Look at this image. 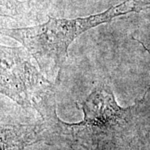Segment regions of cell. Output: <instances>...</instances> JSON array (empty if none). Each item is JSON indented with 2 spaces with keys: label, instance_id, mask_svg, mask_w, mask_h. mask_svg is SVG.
Returning <instances> with one entry per match:
<instances>
[{
  "label": "cell",
  "instance_id": "1",
  "mask_svg": "<svg viewBox=\"0 0 150 150\" xmlns=\"http://www.w3.org/2000/svg\"><path fill=\"white\" fill-rule=\"evenodd\" d=\"M148 6L141 0H125L106 11L74 19L48 17L45 23L18 28H2L1 34L23 44L35 59L46 78L59 83L70 44L82 33L130 13H139Z\"/></svg>",
  "mask_w": 150,
  "mask_h": 150
},
{
  "label": "cell",
  "instance_id": "2",
  "mask_svg": "<svg viewBox=\"0 0 150 150\" xmlns=\"http://www.w3.org/2000/svg\"><path fill=\"white\" fill-rule=\"evenodd\" d=\"M0 92L25 108H34L43 118L56 112V88L31 62L24 48L1 45Z\"/></svg>",
  "mask_w": 150,
  "mask_h": 150
},
{
  "label": "cell",
  "instance_id": "3",
  "mask_svg": "<svg viewBox=\"0 0 150 150\" xmlns=\"http://www.w3.org/2000/svg\"><path fill=\"white\" fill-rule=\"evenodd\" d=\"M48 122L44 119L41 124L18 125L1 128L2 150H23L26 146L43 139V134L48 129Z\"/></svg>",
  "mask_w": 150,
  "mask_h": 150
},
{
  "label": "cell",
  "instance_id": "4",
  "mask_svg": "<svg viewBox=\"0 0 150 150\" xmlns=\"http://www.w3.org/2000/svg\"><path fill=\"white\" fill-rule=\"evenodd\" d=\"M1 16L8 17L16 21H28L32 13L30 5L19 0H1Z\"/></svg>",
  "mask_w": 150,
  "mask_h": 150
},
{
  "label": "cell",
  "instance_id": "5",
  "mask_svg": "<svg viewBox=\"0 0 150 150\" xmlns=\"http://www.w3.org/2000/svg\"><path fill=\"white\" fill-rule=\"evenodd\" d=\"M149 88H150V85H149Z\"/></svg>",
  "mask_w": 150,
  "mask_h": 150
}]
</instances>
